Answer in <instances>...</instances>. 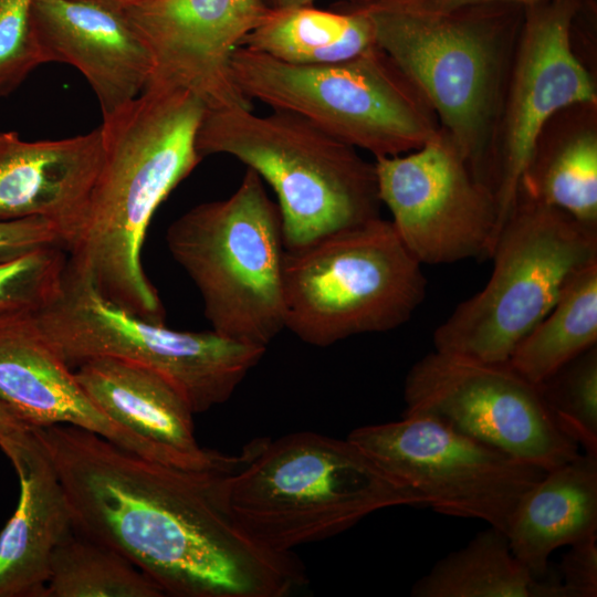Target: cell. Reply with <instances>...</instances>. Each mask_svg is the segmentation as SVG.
<instances>
[{"label": "cell", "instance_id": "1f68e13d", "mask_svg": "<svg viewBox=\"0 0 597 597\" xmlns=\"http://www.w3.org/2000/svg\"><path fill=\"white\" fill-rule=\"evenodd\" d=\"M416 1H418L421 4L437 8V9L452 10V9H460V8H467V7L498 4V3H515V2L528 3V2H533L537 0H416Z\"/></svg>", "mask_w": 597, "mask_h": 597}, {"label": "cell", "instance_id": "8fae6325", "mask_svg": "<svg viewBox=\"0 0 597 597\" xmlns=\"http://www.w3.org/2000/svg\"><path fill=\"white\" fill-rule=\"evenodd\" d=\"M347 439L425 506L503 533L521 498L546 472L428 415L362 426Z\"/></svg>", "mask_w": 597, "mask_h": 597}, {"label": "cell", "instance_id": "7c38bea8", "mask_svg": "<svg viewBox=\"0 0 597 597\" xmlns=\"http://www.w3.org/2000/svg\"><path fill=\"white\" fill-rule=\"evenodd\" d=\"M404 415H428L519 460L552 470L578 444L554 419L541 390L507 363L433 350L408 371Z\"/></svg>", "mask_w": 597, "mask_h": 597}, {"label": "cell", "instance_id": "e0dca14e", "mask_svg": "<svg viewBox=\"0 0 597 597\" xmlns=\"http://www.w3.org/2000/svg\"><path fill=\"white\" fill-rule=\"evenodd\" d=\"M45 62L76 67L106 116L136 98L154 73L150 52L124 9L95 0H33Z\"/></svg>", "mask_w": 597, "mask_h": 597}, {"label": "cell", "instance_id": "ffe728a7", "mask_svg": "<svg viewBox=\"0 0 597 597\" xmlns=\"http://www.w3.org/2000/svg\"><path fill=\"white\" fill-rule=\"evenodd\" d=\"M18 474L17 509L0 532V597H43L57 545L74 531L67 498L32 428L0 444Z\"/></svg>", "mask_w": 597, "mask_h": 597}, {"label": "cell", "instance_id": "e575fe53", "mask_svg": "<svg viewBox=\"0 0 597 597\" xmlns=\"http://www.w3.org/2000/svg\"><path fill=\"white\" fill-rule=\"evenodd\" d=\"M95 1L114 6L121 9H126V8H129L132 6L139 3L143 0H95Z\"/></svg>", "mask_w": 597, "mask_h": 597}, {"label": "cell", "instance_id": "3957f363", "mask_svg": "<svg viewBox=\"0 0 597 597\" xmlns=\"http://www.w3.org/2000/svg\"><path fill=\"white\" fill-rule=\"evenodd\" d=\"M222 503L260 546L290 553L394 506H425L349 439L304 431L251 443L219 478Z\"/></svg>", "mask_w": 597, "mask_h": 597}, {"label": "cell", "instance_id": "cb8c5ba5", "mask_svg": "<svg viewBox=\"0 0 597 597\" xmlns=\"http://www.w3.org/2000/svg\"><path fill=\"white\" fill-rule=\"evenodd\" d=\"M413 597H538V578L489 526L440 561L412 586Z\"/></svg>", "mask_w": 597, "mask_h": 597}, {"label": "cell", "instance_id": "ac0fdd59", "mask_svg": "<svg viewBox=\"0 0 597 597\" xmlns=\"http://www.w3.org/2000/svg\"><path fill=\"white\" fill-rule=\"evenodd\" d=\"M74 375L91 401L112 421L153 447L166 464L187 470H234L240 455L202 448L193 410L164 376L122 358H90Z\"/></svg>", "mask_w": 597, "mask_h": 597}, {"label": "cell", "instance_id": "836d02e7", "mask_svg": "<svg viewBox=\"0 0 597 597\" xmlns=\"http://www.w3.org/2000/svg\"><path fill=\"white\" fill-rule=\"evenodd\" d=\"M269 9L279 10L286 8L313 6L315 0H261ZM358 1V0H352Z\"/></svg>", "mask_w": 597, "mask_h": 597}, {"label": "cell", "instance_id": "484cf974", "mask_svg": "<svg viewBox=\"0 0 597 597\" xmlns=\"http://www.w3.org/2000/svg\"><path fill=\"white\" fill-rule=\"evenodd\" d=\"M161 588L117 551L73 531L55 548L43 597H163Z\"/></svg>", "mask_w": 597, "mask_h": 597}, {"label": "cell", "instance_id": "30bf717a", "mask_svg": "<svg viewBox=\"0 0 597 597\" xmlns=\"http://www.w3.org/2000/svg\"><path fill=\"white\" fill-rule=\"evenodd\" d=\"M36 320L71 368L101 356L146 366L164 376L195 413L226 402L266 348L216 332L175 331L112 304L65 270L54 301Z\"/></svg>", "mask_w": 597, "mask_h": 597}, {"label": "cell", "instance_id": "9c48e42d", "mask_svg": "<svg viewBox=\"0 0 597 597\" xmlns=\"http://www.w3.org/2000/svg\"><path fill=\"white\" fill-rule=\"evenodd\" d=\"M490 258L489 282L434 331V350L507 363L569 281L597 261V230L559 209L520 197Z\"/></svg>", "mask_w": 597, "mask_h": 597}, {"label": "cell", "instance_id": "d6986e66", "mask_svg": "<svg viewBox=\"0 0 597 597\" xmlns=\"http://www.w3.org/2000/svg\"><path fill=\"white\" fill-rule=\"evenodd\" d=\"M102 159L100 127L36 142L0 132V220L45 219L59 229L67 252L84 224Z\"/></svg>", "mask_w": 597, "mask_h": 597}, {"label": "cell", "instance_id": "5bb4252c", "mask_svg": "<svg viewBox=\"0 0 597 597\" xmlns=\"http://www.w3.org/2000/svg\"><path fill=\"white\" fill-rule=\"evenodd\" d=\"M576 8V0L525 3L493 154L496 237L516 206L522 180L548 121L574 105H596L594 81L572 48Z\"/></svg>", "mask_w": 597, "mask_h": 597}, {"label": "cell", "instance_id": "ba28073f", "mask_svg": "<svg viewBox=\"0 0 597 597\" xmlns=\"http://www.w3.org/2000/svg\"><path fill=\"white\" fill-rule=\"evenodd\" d=\"M421 265L380 217L286 250L284 326L318 347L394 329L425 298Z\"/></svg>", "mask_w": 597, "mask_h": 597}, {"label": "cell", "instance_id": "f1b7e54d", "mask_svg": "<svg viewBox=\"0 0 597 597\" xmlns=\"http://www.w3.org/2000/svg\"><path fill=\"white\" fill-rule=\"evenodd\" d=\"M33 0H0V97L46 63L32 24Z\"/></svg>", "mask_w": 597, "mask_h": 597}, {"label": "cell", "instance_id": "8992f818", "mask_svg": "<svg viewBox=\"0 0 597 597\" xmlns=\"http://www.w3.org/2000/svg\"><path fill=\"white\" fill-rule=\"evenodd\" d=\"M166 241L213 332L266 348L285 329L282 221L255 171L247 168L230 197L185 212Z\"/></svg>", "mask_w": 597, "mask_h": 597}, {"label": "cell", "instance_id": "d4e9b609", "mask_svg": "<svg viewBox=\"0 0 597 597\" xmlns=\"http://www.w3.org/2000/svg\"><path fill=\"white\" fill-rule=\"evenodd\" d=\"M520 197L559 209L597 230V135L579 129L549 148H537Z\"/></svg>", "mask_w": 597, "mask_h": 597}, {"label": "cell", "instance_id": "7a4b0ae2", "mask_svg": "<svg viewBox=\"0 0 597 597\" xmlns=\"http://www.w3.org/2000/svg\"><path fill=\"white\" fill-rule=\"evenodd\" d=\"M206 105L182 87L151 81L100 126L103 159L66 271L128 313L165 324L142 265L149 222L202 157L197 134Z\"/></svg>", "mask_w": 597, "mask_h": 597}, {"label": "cell", "instance_id": "d6a6232c", "mask_svg": "<svg viewBox=\"0 0 597 597\" xmlns=\"http://www.w3.org/2000/svg\"><path fill=\"white\" fill-rule=\"evenodd\" d=\"M9 410L0 405V444L17 431L25 428Z\"/></svg>", "mask_w": 597, "mask_h": 597}, {"label": "cell", "instance_id": "4dcf8cb0", "mask_svg": "<svg viewBox=\"0 0 597 597\" xmlns=\"http://www.w3.org/2000/svg\"><path fill=\"white\" fill-rule=\"evenodd\" d=\"M568 547L555 572L562 597H596L597 535Z\"/></svg>", "mask_w": 597, "mask_h": 597}, {"label": "cell", "instance_id": "83f0119b", "mask_svg": "<svg viewBox=\"0 0 597 597\" xmlns=\"http://www.w3.org/2000/svg\"><path fill=\"white\" fill-rule=\"evenodd\" d=\"M67 252L61 247L39 249L0 263V314L38 313L61 291Z\"/></svg>", "mask_w": 597, "mask_h": 597}, {"label": "cell", "instance_id": "52a82bcc", "mask_svg": "<svg viewBox=\"0 0 597 597\" xmlns=\"http://www.w3.org/2000/svg\"><path fill=\"white\" fill-rule=\"evenodd\" d=\"M231 67L250 101L300 115L375 157L416 150L441 129L426 98L377 45L346 61L313 65L239 46Z\"/></svg>", "mask_w": 597, "mask_h": 597}, {"label": "cell", "instance_id": "5b68a950", "mask_svg": "<svg viewBox=\"0 0 597 597\" xmlns=\"http://www.w3.org/2000/svg\"><path fill=\"white\" fill-rule=\"evenodd\" d=\"M197 150L234 157L273 189L286 250L380 217L374 163L294 113L206 109Z\"/></svg>", "mask_w": 597, "mask_h": 597}, {"label": "cell", "instance_id": "4316f807", "mask_svg": "<svg viewBox=\"0 0 597 597\" xmlns=\"http://www.w3.org/2000/svg\"><path fill=\"white\" fill-rule=\"evenodd\" d=\"M561 429L584 453L597 457V346L540 385Z\"/></svg>", "mask_w": 597, "mask_h": 597}, {"label": "cell", "instance_id": "2e32d148", "mask_svg": "<svg viewBox=\"0 0 597 597\" xmlns=\"http://www.w3.org/2000/svg\"><path fill=\"white\" fill-rule=\"evenodd\" d=\"M35 314H0V405L30 428L78 427L163 462L153 447L112 421L91 401Z\"/></svg>", "mask_w": 597, "mask_h": 597}, {"label": "cell", "instance_id": "9a60e30c", "mask_svg": "<svg viewBox=\"0 0 597 597\" xmlns=\"http://www.w3.org/2000/svg\"><path fill=\"white\" fill-rule=\"evenodd\" d=\"M270 10L261 0H143L124 9L150 52V82L188 90L207 109H251L231 59Z\"/></svg>", "mask_w": 597, "mask_h": 597}, {"label": "cell", "instance_id": "6da1fadb", "mask_svg": "<svg viewBox=\"0 0 597 597\" xmlns=\"http://www.w3.org/2000/svg\"><path fill=\"white\" fill-rule=\"evenodd\" d=\"M32 430L75 531L121 553L165 596L283 597L306 583L295 554L260 546L233 521L219 494L229 471L154 461L74 426Z\"/></svg>", "mask_w": 597, "mask_h": 597}, {"label": "cell", "instance_id": "603a6c76", "mask_svg": "<svg viewBox=\"0 0 597 597\" xmlns=\"http://www.w3.org/2000/svg\"><path fill=\"white\" fill-rule=\"evenodd\" d=\"M597 344V261L567 284L551 311L524 336L509 359L523 377L541 385Z\"/></svg>", "mask_w": 597, "mask_h": 597}, {"label": "cell", "instance_id": "f546056e", "mask_svg": "<svg viewBox=\"0 0 597 597\" xmlns=\"http://www.w3.org/2000/svg\"><path fill=\"white\" fill-rule=\"evenodd\" d=\"M50 247L66 250L64 238L52 222L35 217L0 220V263Z\"/></svg>", "mask_w": 597, "mask_h": 597}, {"label": "cell", "instance_id": "277c9868", "mask_svg": "<svg viewBox=\"0 0 597 597\" xmlns=\"http://www.w3.org/2000/svg\"><path fill=\"white\" fill-rule=\"evenodd\" d=\"M376 45L417 87L473 175L492 190L510 30L498 4L444 10L416 0L353 1Z\"/></svg>", "mask_w": 597, "mask_h": 597}, {"label": "cell", "instance_id": "7402d4cb", "mask_svg": "<svg viewBox=\"0 0 597 597\" xmlns=\"http://www.w3.org/2000/svg\"><path fill=\"white\" fill-rule=\"evenodd\" d=\"M374 27L357 4L326 11L313 6L270 10L240 46L302 65L353 59L375 46Z\"/></svg>", "mask_w": 597, "mask_h": 597}, {"label": "cell", "instance_id": "44dd1931", "mask_svg": "<svg viewBox=\"0 0 597 597\" xmlns=\"http://www.w3.org/2000/svg\"><path fill=\"white\" fill-rule=\"evenodd\" d=\"M505 535L535 578L557 548L597 535V457L579 453L546 471L516 504Z\"/></svg>", "mask_w": 597, "mask_h": 597}, {"label": "cell", "instance_id": "4fadbf2b", "mask_svg": "<svg viewBox=\"0 0 597 597\" xmlns=\"http://www.w3.org/2000/svg\"><path fill=\"white\" fill-rule=\"evenodd\" d=\"M374 166L380 202L417 261L447 264L490 258L498 230L494 195L442 127L422 147L375 157Z\"/></svg>", "mask_w": 597, "mask_h": 597}]
</instances>
